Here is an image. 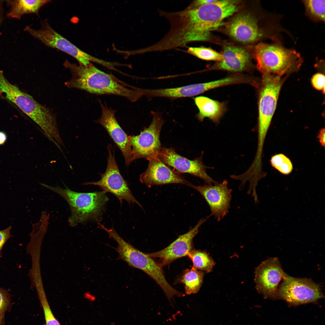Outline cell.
<instances>
[{
  "instance_id": "cell-13",
  "label": "cell",
  "mask_w": 325,
  "mask_h": 325,
  "mask_svg": "<svg viewBox=\"0 0 325 325\" xmlns=\"http://www.w3.org/2000/svg\"><path fill=\"white\" fill-rule=\"evenodd\" d=\"M199 192L209 205L213 216L218 221L222 220L227 214L230 207L232 190L228 186V181L224 180L221 183L212 184L190 186Z\"/></svg>"
},
{
  "instance_id": "cell-28",
  "label": "cell",
  "mask_w": 325,
  "mask_h": 325,
  "mask_svg": "<svg viewBox=\"0 0 325 325\" xmlns=\"http://www.w3.org/2000/svg\"><path fill=\"white\" fill-rule=\"evenodd\" d=\"M311 82L315 88L324 92L325 76L323 74L318 73L314 75L311 79Z\"/></svg>"
},
{
  "instance_id": "cell-8",
  "label": "cell",
  "mask_w": 325,
  "mask_h": 325,
  "mask_svg": "<svg viewBox=\"0 0 325 325\" xmlns=\"http://www.w3.org/2000/svg\"><path fill=\"white\" fill-rule=\"evenodd\" d=\"M283 82L281 77L262 75L259 86L258 132L267 133Z\"/></svg>"
},
{
  "instance_id": "cell-27",
  "label": "cell",
  "mask_w": 325,
  "mask_h": 325,
  "mask_svg": "<svg viewBox=\"0 0 325 325\" xmlns=\"http://www.w3.org/2000/svg\"><path fill=\"white\" fill-rule=\"evenodd\" d=\"M12 305L11 296L7 290L0 287V325L5 324V316Z\"/></svg>"
},
{
  "instance_id": "cell-26",
  "label": "cell",
  "mask_w": 325,
  "mask_h": 325,
  "mask_svg": "<svg viewBox=\"0 0 325 325\" xmlns=\"http://www.w3.org/2000/svg\"><path fill=\"white\" fill-rule=\"evenodd\" d=\"M37 291L43 309L46 325H60L51 311L44 289H39Z\"/></svg>"
},
{
  "instance_id": "cell-30",
  "label": "cell",
  "mask_w": 325,
  "mask_h": 325,
  "mask_svg": "<svg viewBox=\"0 0 325 325\" xmlns=\"http://www.w3.org/2000/svg\"><path fill=\"white\" fill-rule=\"evenodd\" d=\"M325 128H321L318 134L317 138L319 140V141L321 145L323 147H325Z\"/></svg>"
},
{
  "instance_id": "cell-3",
  "label": "cell",
  "mask_w": 325,
  "mask_h": 325,
  "mask_svg": "<svg viewBox=\"0 0 325 325\" xmlns=\"http://www.w3.org/2000/svg\"><path fill=\"white\" fill-rule=\"evenodd\" d=\"M41 185L64 198L69 204L71 215L68 222L71 227L89 220L98 221L101 219L109 198L102 191L89 193L74 191L68 188Z\"/></svg>"
},
{
  "instance_id": "cell-29",
  "label": "cell",
  "mask_w": 325,
  "mask_h": 325,
  "mask_svg": "<svg viewBox=\"0 0 325 325\" xmlns=\"http://www.w3.org/2000/svg\"><path fill=\"white\" fill-rule=\"evenodd\" d=\"M11 226L5 229L0 230V255H2V250L6 242L12 237L11 234Z\"/></svg>"
},
{
  "instance_id": "cell-18",
  "label": "cell",
  "mask_w": 325,
  "mask_h": 325,
  "mask_svg": "<svg viewBox=\"0 0 325 325\" xmlns=\"http://www.w3.org/2000/svg\"><path fill=\"white\" fill-rule=\"evenodd\" d=\"M206 91L205 84L203 83L176 88L146 89L145 96L149 100L153 98L161 97L173 101L180 98L195 96Z\"/></svg>"
},
{
  "instance_id": "cell-4",
  "label": "cell",
  "mask_w": 325,
  "mask_h": 325,
  "mask_svg": "<svg viewBox=\"0 0 325 325\" xmlns=\"http://www.w3.org/2000/svg\"><path fill=\"white\" fill-rule=\"evenodd\" d=\"M99 228L106 231L110 238L118 244L115 249L118 258L127 263L130 266L142 270L152 278L159 285L166 296H170L175 289L168 282L164 275L162 267L148 254L144 253L125 240L113 228L108 229L100 224Z\"/></svg>"
},
{
  "instance_id": "cell-15",
  "label": "cell",
  "mask_w": 325,
  "mask_h": 325,
  "mask_svg": "<svg viewBox=\"0 0 325 325\" xmlns=\"http://www.w3.org/2000/svg\"><path fill=\"white\" fill-rule=\"evenodd\" d=\"M101 109V117L95 121L102 126L117 146L128 166L132 162V147L128 136L118 122L115 116L116 111L109 108L106 104L100 102Z\"/></svg>"
},
{
  "instance_id": "cell-31",
  "label": "cell",
  "mask_w": 325,
  "mask_h": 325,
  "mask_svg": "<svg viewBox=\"0 0 325 325\" xmlns=\"http://www.w3.org/2000/svg\"><path fill=\"white\" fill-rule=\"evenodd\" d=\"M4 1H0V26L2 24L4 19V10L3 3Z\"/></svg>"
},
{
  "instance_id": "cell-1",
  "label": "cell",
  "mask_w": 325,
  "mask_h": 325,
  "mask_svg": "<svg viewBox=\"0 0 325 325\" xmlns=\"http://www.w3.org/2000/svg\"><path fill=\"white\" fill-rule=\"evenodd\" d=\"M63 65L70 70L72 75L71 79L65 82L69 88L84 90L96 94L119 96L132 102L143 96L142 88H127L113 76L98 69L91 63L84 66L66 60Z\"/></svg>"
},
{
  "instance_id": "cell-32",
  "label": "cell",
  "mask_w": 325,
  "mask_h": 325,
  "mask_svg": "<svg viewBox=\"0 0 325 325\" xmlns=\"http://www.w3.org/2000/svg\"><path fill=\"white\" fill-rule=\"evenodd\" d=\"M7 139V136L6 133L0 131V145L4 144Z\"/></svg>"
},
{
  "instance_id": "cell-6",
  "label": "cell",
  "mask_w": 325,
  "mask_h": 325,
  "mask_svg": "<svg viewBox=\"0 0 325 325\" xmlns=\"http://www.w3.org/2000/svg\"><path fill=\"white\" fill-rule=\"evenodd\" d=\"M153 119L150 124L137 135L129 136L132 147V162L144 158L149 161L157 157L162 147L160 135L165 122L162 113L151 111Z\"/></svg>"
},
{
  "instance_id": "cell-33",
  "label": "cell",
  "mask_w": 325,
  "mask_h": 325,
  "mask_svg": "<svg viewBox=\"0 0 325 325\" xmlns=\"http://www.w3.org/2000/svg\"></svg>"
},
{
  "instance_id": "cell-2",
  "label": "cell",
  "mask_w": 325,
  "mask_h": 325,
  "mask_svg": "<svg viewBox=\"0 0 325 325\" xmlns=\"http://www.w3.org/2000/svg\"><path fill=\"white\" fill-rule=\"evenodd\" d=\"M257 67L262 75L281 77L298 71L303 62L300 54L286 48L281 42H260L254 49Z\"/></svg>"
},
{
  "instance_id": "cell-11",
  "label": "cell",
  "mask_w": 325,
  "mask_h": 325,
  "mask_svg": "<svg viewBox=\"0 0 325 325\" xmlns=\"http://www.w3.org/2000/svg\"><path fill=\"white\" fill-rule=\"evenodd\" d=\"M288 275L283 271L277 258H269L255 268V288L265 299H276L279 282Z\"/></svg>"
},
{
  "instance_id": "cell-20",
  "label": "cell",
  "mask_w": 325,
  "mask_h": 325,
  "mask_svg": "<svg viewBox=\"0 0 325 325\" xmlns=\"http://www.w3.org/2000/svg\"><path fill=\"white\" fill-rule=\"evenodd\" d=\"M9 8L6 14L9 19L20 20L24 15L34 14L39 15V11L49 0H10L5 1Z\"/></svg>"
},
{
  "instance_id": "cell-24",
  "label": "cell",
  "mask_w": 325,
  "mask_h": 325,
  "mask_svg": "<svg viewBox=\"0 0 325 325\" xmlns=\"http://www.w3.org/2000/svg\"><path fill=\"white\" fill-rule=\"evenodd\" d=\"M186 52L204 60L219 61L222 58V54L211 48L203 47H189Z\"/></svg>"
},
{
  "instance_id": "cell-7",
  "label": "cell",
  "mask_w": 325,
  "mask_h": 325,
  "mask_svg": "<svg viewBox=\"0 0 325 325\" xmlns=\"http://www.w3.org/2000/svg\"><path fill=\"white\" fill-rule=\"evenodd\" d=\"M111 144L108 145V156L107 167L105 172L100 174V179L97 181L87 182L83 184L99 187L106 193H110L114 195L121 204L124 200L129 204L135 203L142 208L141 204L133 196L127 183L120 172L115 157L114 151L113 152Z\"/></svg>"
},
{
  "instance_id": "cell-21",
  "label": "cell",
  "mask_w": 325,
  "mask_h": 325,
  "mask_svg": "<svg viewBox=\"0 0 325 325\" xmlns=\"http://www.w3.org/2000/svg\"><path fill=\"white\" fill-rule=\"evenodd\" d=\"M204 273L201 271L193 269L185 270L181 276L175 282V283H181L184 284L185 293L190 295L197 293L203 283Z\"/></svg>"
},
{
  "instance_id": "cell-10",
  "label": "cell",
  "mask_w": 325,
  "mask_h": 325,
  "mask_svg": "<svg viewBox=\"0 0 325 325\" xmlns=\"http://www.w3.org/2000/svg\"><path fill=\"white\" fill-rule=\"evenodd\" d=\"M228 31L234 39L245 44L254 43L264 38L274 42H281L282 32L262 28L258 20L248 14H241L235 17L229 26Z\"/></svg>"
},
{
  "instance_id": "cell-19",
  "label": "cell",
  "mask_w": 325,
  "mask_h": 325,
  "mask_svg": "<svg viewBox=\"0 0 325 325\" xmlns=\"http://www.w3.org/2000/svg\"><path fill=\"white\" fill-rule=\"evenodd\" d=\"M194 100L199 110L196 117L200 121L208 118L215 123L219 122L225 110L224 103L203 96L196 97Z\"/></svg>"
},
{
  "instance_id": "cell-5",
  "label": "cell",
  "mask_w": 325,
  "mask_h": 325,
  "mask_svg": "<svg viewBox=\"0 0 325 325\" xmlns=\"http://www.w3.org/2000/svg\"><path fill=\"white\" fill-rule=\"evenodd\" d=\"M41 27L35 29L26 26L24 31L48 47L57 49L76 59L79 64L86 66L94 62L107 67V61L94 57L84 52L56 31L49 24L47 20L41 21Z\"/></svg>"
},
{
  "instance_id": "cell-16",
  "label": "cell",
  "mask_w": 325,
  "mask_h": 325,
  "mask_svg": "<svg viewBox=\"0 0 325 325\" xmlns=\"http://www.w3.org/2000/svg\"><path fill=\"white\" fill-rule=\"evenodd\" d=\"M146 170L140 175L141 182L150 188L154 185L181 184L190 187L192 184L185 180L179 173L172 169L158 157L149 160Z\"/></svg>"
},
{
  "instance_id": "cell-23",
  "label": "cell",
  "mask_w": 325,
  "mask_h": 325,
  "mask_svg": "<svg viewBox=\"0 0 325 325\" xmlns=\"http://www.w3.org/2000/svg\"><path fill=\"white\" fill-rule=\"evenodd\" d=\"M306 15L315 22L325 21L324 0H307L302 1Z\"/></svg>"
},
{
  "instance_id": "cell-22",
  "label": "cell",
  "mask_w": 325,
  "mask_h": 325,
  "mask_svg": "<svg viewBox=\"0 0 325 325\" xmlns=\"http://www.w3.org/2000/svg\"><path fill=\"white\" fill-rule=\"evenodd\" d=\"M187 256L192 261L191 268L193 269L209 273L215 264L212 258L205 251L193 249Z\"/></svg>"
},
{
  "instance_id": "cell-25",
  "label": "cell",
  "mask_w": 325,
  "mask_h": 325,
  "mask_svg": "<svg viewBox=\"0 0 325 325\" xmlns=\"http://www.w3.org/2000/svg\"><path fill=\"white\" fill-rule=\"evenodd\" d=\"M272 166L281 174L288 175L292 172L293 165L290 159L282 153L272 156L270 160Z\"/></svg>"
},
{
  "instance_id": "cell-9",
  "label": "cell",
  "mask_w": 325,
  "mask_h": 325,
  "mask_svg": "<svg viewBox=\"0 0 325 325\" xmlns=\"http://www.w3.org/2000/svg\"><path fill=\"white\" fill-rule=\"evenodd\" d=\"M323 296L320 285L306 278L288 275L278 288V297L292 305L314 302Z\"/></svg>"
},
{
  "instance_id": "cell-12",
  "label": "cell",
  "mask_w": 325,
  "mask_h": 325,
  "mask_svg": "<svg viewBox=\"0 0 325 325\" xmlns=\"http://www.w3.org/2000/svg\"><path fill=\"white\" fill-rule=\"evenodd\" d=\"M202 152L200 156L193 160H190L178 153L172 148L162 147L157 156L163 162L175 169L179 173H187L199 178L206 184H215L218 183L213 179L207 173V169H213V167L207 166L203 161Z\"/></svg>"
},
{
  "instance_id": "cell-17",
  "label": "cell",
  "mask_w": 325,
  "mask_h": 325,
  "mask_svg": "<svg viewBox=\"0 0 325 325\" xmlns=\"http://www.w3.org/2000/svg\"><path fill=\"white\" fill-rule=\"evenodd\" d=\"M221 60L208 70H221L239 72L247 68L249 63V53L242 48L226 46L224 48Z\"/></svg>"
},
{
  "instance_id": "cell-14",
  "label": "cell",
  "mask_w": 325,
  "mask_h": 325,
  "mask_svg": "<svg viewBox=\"0 0 325 325\" xmlns=\"http://www.w3.org/2000/svg\"><path fill=\"white\" fill-rule=\"evenodd\" d=\"M210 216L201 219L194 227L186 233L179 236L166 247L148 254L153 258H159V263L162 267L169 264L178 258L188 256L193 249V240L198 234L199 228Z\"/></svg>"
}]
</instances>
